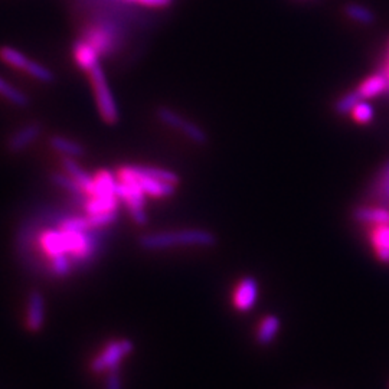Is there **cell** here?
Masks as SVG:
<instances>
[{"label": "cell", "mask_w": 389, "mask_h": 389, "mask_svg": "<svg viewBox=\"0 0 389 389\" xmlns=\"http://www.w3.org/2000/svg\"><path fill=\"white\" fill-rule=\"evenodd\" d=\"M138 247L145 251H165L173 247H214L218 238L208 230H180L145 234L138 238Z\"/></svg>", "instance_id": "cell-1"}, {"label": "cell", "mask_w": 389, "mask_h": 389, "mask_svg": "<svg viewBox=\"0 0 389 389\" xmlns=\"http://www.w3.org/2000/svg\"><path fill=\"white\" fill-rule=\"evenodd\" d=\"M88 74H90V79H91V84L94 88L97 107H98L101 118L106 122H109V125H116V122L118 121V107L114 100V95L110 90V86L107 83L104 70H102L101 65L98 64L97 67L90 70Z\"/></svg>", "instance_id": "cell-2"}, {"label": "cell", "mask_w": 389, "mask_h": 389, "mask_svg": "<svg viewBox=\"0 0 389 389\" xmlns=\"http://www.w3.org/2000/svg\"><path fill=\"white\" fill-rule=\"evenodd\" d=\"M134 351V343L130 339H118L110 342L91 362V371L94 374H104L120 366L132 352Z\"/></svg>", "instance_id": "cell-3"}, {"label": "cell", "mask_w": 389, "mask_h": 389, "mask_svg": "<svg viewBox=\"0 0 389 389\" xmlns=\"http://www.w3.org/2000/svg\"><path fill=\"white\" fill-rule=\"evenodd\" d=\"M83 39L94 47L100 56L110 55L114 52L120 40L118 28L110 20H98L84 31Z\"/></svg>", "instance_id": "cell-4"}, {"label": "cell", "mask_w": 389, "mask_h": 389, "mask_svg": "<svg viewBox=\"0 0 389 389\" xmlns=\"http://www.w3.org/2000/svg\"><path fill=\"white\" fill-rule=\"evenodd\" d=\"M117 196L126 203L130 216L137 225L148 223L146 214V193L137 185L134 180H120L117 179Z\"/></svg>", "instance_id": "cell-5"}, {"label": "cell", "mask_w": 389, "mask_h": 389, "mask_svg": "<svg viewBox=\"0 0 389 389\" xmlns=\"http://www.w3.org/2000/svg\"><path fill=\"white\" fill-rule=\"evenodd\" d=\"M157 117L163 125H166L168 127L180 132L188 140L196 143V145H205L208 140L207 134H205V132L198 125L186 120L185 117H182L180 114H177L176 111H173L170 109H166V107L159 109Z\"/></svg>", "instance_id": "cell-6"}, {"label": "cell", "mask_w": 389, "mask_h": 389, "mask_svg": "<svg viewBox=\"0 0 389 389\" xmlns=\"http://www.w3.org/2000/svg\"><path fill=\"white\" fill-rule=\"evenodd\" d=\"M118 179L120 180H134L137 185L143 189V192L146 193V196H152V198H169L176 192V185L138 175L132 169V166L121 168L118 170Z\"/></svg>", "instance_id": "cell-7"}, {"label": "cell", "mask_w": 389, "mask_h": 389, "mask_svg": "<svg viewBox=\"0 0 389 389\" xmlns=\"http://www.w3.org/2000/svg\"><path fill=\"white\" fill-rule=\"evenodd\" d=\"M47 320V301L39 290H33L28 296L26 303V327L32 333L42 331Z\"/></svg>", "instance_id": "cell-8"}, {"label": "cell", "mask_w": 389, "mask_h": 389, "mask_svg": "<svg viewBox=\"0 0 389 389\" xmlns=\"http://www.w3.org/2000/svg\"><path fill=\"white\" fill-rule=\"evenodd\" d=\"M258 299V281L254 277H245L234 292V305L239 312H250Z\"/></svg>", "instance_id": "cell-9"}, {"label": "cell", "mask_w": 389, "mask_h": 389, "mask_svg": "<svg viewBox=\"0 0 389 389\" xmlns=\"http://www.w3.org/2000/svg\"><path fill=\"white\" fill-rule=\"evenodd\" d=\"M40 134H42V125L40 122H29L10 136L8 140V149L12 153L24 152L33 145Z\"/></svg>", "instance_id": "cell-10"}, {"label": "cell", "mask_w": 389, "mask_h": 389, "mask_svg": "<svg viewBox=\"0 0 389 389\" xmlns=\"http://www.w3.org/2000/svg\"><path fill=\"white\" fill-rule=\"evenodd\" d=\"M372 205H378L389 211V160L378 170L370 188Z\"/></svg>", "instance_id": "cell-11"}, {"label": "cell", "mask_w": 389, "mask_h": 389, "mask_svg": "<svg viewBox=\"0 0 389 389\" xmlns=\"http://www.w3.org/2000/svg\"><path fill=\"white\" fill-rule=\"evenodd\" d=\"M63 168L65 173H68L81 188L87 196H90L94 191V176H91L88 172H86L83 168L78 165V161L72 157H64L63 159Z\"/></svg>", "instance_id": "cell-12"}, {"label": "cell", "mask_w": 389, "mask_h": 389, "mask_svg": "<svg viewBox=\"0 0 389 389\" xmlns=\"http://www.w3.org/2000/svg\"><path fill=\"white\" fill-rule=\"evenodd\" d=\"M386 90H389V83L383 72L379 71L376 74H372L371 77L365 78L355 90V93L358 94L359 100H366V98H374Z\"/></svg>", "instance_id": "cell-13"}, {"label": "cell", "mask_w": 389, "mask_h": 389, "mask_svg": "<svg viewBox=\"0 0 389 389\" xmlns=\"http://www.w3.org/2000/svg\"><path fill=\"white\" fill-rule=\"evenodd\" d=\"M354 218L360 223L376 227V225L389 223V211L378 205H367V207H358L354 211Z\"/></svg>", "instance_id": "cell-14"}, {"label": "cell", "mask_w": 389, "mask_h": 389, "mask_svg": "<svg viewBox=\"0 0 389 389\" xmlns=\"http://www.w3.org/2000/svg\"><path fill=\"white\" fill-rule=\"evenodd\" d=\"M74 58L78 67L87 72L100 64V54L83 38L74 44Z\"/></svg>", "instance_id": "cell-15"}, {"label": "cell", "mask_w": 389, "mask_h": 389, "mask_svg": "<svg viewBox=\"0 0 389 389\" xmlns=\"http://www.w3.org/2000/svg\"><path fill=\"white\" fill-rule=\"evenodd\" d=\"M117 179L109 170H101L94 176L93 198H114L117 196Z\"/></svg>", "instance_id": "cell-16"}, {"label": "cell", "mask_w": 389, "mask_h": 389, "mask_svg": "<svg viewBox=\"0 0 389 389\" xmlns=\"http://www.w3.org/2000/svg\"><path fill=\"white\" fill-rule=\"evenodd\" d=\"M370 239L376 257L382 262H389V223L372 227Z\"/></svg>", "instance_id": "cell-17"}, {"label": "cell", "mask_w": 389, "mask_h": 389, "mask_svg": "<svg viewBox=\"0 0 389 389\" xmlns=\"http://www.w3.org/2000/svg\"><path fill=\"white\" fill-rule=\"evenodd\" d=\"M49 145L55 152L63 154L64 157L78 159L86 154V149L83 148V145H79L78 141L71 140L64 136H52L49 138Z\"/></svg>", "instance_id": "cell-18"}, {"label": "cell", "mask_w": 389, "mask_h": 389, "mask_svg": "<svg viewBox=\"0 0 389 389\" xmlns=\"http://www.w3.org/2000/svg\"><path fill=\"white\" fill-rule=\"evenodd\" d=\"M280 319L276 315H269L262 319L257 331V342L261 346L271 344L280 332Z\"/></svg>", "instance_id": "cell-19"}, {"label": "cell", "mask_w": 389, "mask_h": 389, "mask_svg": "<svg viewBox=\"0 0 389 389\" xmlns=\"http://www.w3.org/2000/svg\"><path fill=\"white\" fill-rule=\"evenodd\" d=\"M75 269V264L70 255H58L49 258L47 262V271L49 276L56 278L68 277Z\"/></svg>", "instance_id": "cell-20"}, {"label": "cell", "mask_w": 389, "mask_h": 389, "mask_svg": "<svg viewBox=\"0 0 389 389\" xmlns=\"http://www.w3.org/2000/svg\"><path fill=\"white\" fill-rule=\"evenodd\" d=\"M118 196L114 198H93L88 196L84 202V209L87 215L93 214H102V212H111L118 211Z\"/></svg>", "instance_id": "cell-21"}, {"label": "cell", "mask_w": 389, "mask_h": 389, "mask_svg": "<svg viewBox=\"0 0 389 389\" xmlns=\"http://www.w3.org/2000/svg\"><path fill=\"white\" fill-rule=\"evenodd\" d=\"M0 95L6 98L9 102H12V104L16 106V107L24 109V107H28L29 102H31L29 97L24 91L17 90L15 86L8 83V81L3 77H0Z\"/></svg>", "instance_id": "cell-22"}, {"label": "cell", "mask_w": 389, "mask_h": 389, "mask_svg": "<svg viewBox=\"0 0 389 389\" xmlns=\"http://www.w3.org/2000/svg\"><path fill=\"white\" fill-rule=\"evenodd\" d=\"M132 169L143 176H148V177H153L157 180H163V182H168L172 183V185H176L179 183V176L168 169H161V168H152V166H132Z\"/></svg>", "instance_id": "cell-23"}, {"label": "cell", "mask_w": 389, "mask_h": 389, "mask_svg": "<svg viewBox=\"0 0 389 389\" xmlns=\"http://www.w3.org/2000/svg\"><path fill=\"white\" fill-rule=\"evenodd\" d=\"M52 182L55 183L58 188L67 191L68 193H71L77 199H81V200L86 202L87 198H88L83 191H81V188L78 186V183L68 173H54L52 175Z\"/></svg>", "instance_id": "cell-24"}, {"label": "cell", "mask_w": 389, "mask_h": 389, "mask_svg": "<svg viewBox=\"0 0 389 389\" xmlns=\"http://www.w3.org/2000/svg\"><path fill=\"white\" fill-rule=\"evenodd\" d=\"M0 59H2L6 65L13 67L16 70H22V71L29 61V58L24 52H20L19 49H16L13 47L0 48Z\"/></svg>", "instance_id": "cell-25"}, {"label": "cell", "mask_w": 389, "mask_h": 389, "mask_svg": "<svg viewBox=\"0 0 389 389\" xmlns=\"http://www.w3.org/2000/svg\"><path fill=\"white\" fill-rule=\"evenodd\" d=\"M24 71L33 79L39 81V83H44V84H51L55 79V75L49 68H47L45 65H40L39 63H36V61H32V59L28 61V64L24 68Z\"/></svg>", "instance_id": "cell-26"}, {"label": "cell", "mask_w": 389, "mask_h": 389, "mask_svg": "<svg viewBox=\"0 0 389 389\" xmlns=\"http://www.w3.org/2000/svg\"><path fill=\"white\" fill-rule=\"evenodd\" d=\"M90 219V223L93 228H106L109 225L114 223L118 218V211H111V212H102V214H93L87 215Z\"/></svg>", "instance_id": "cell-27"}, {"label": "cell", "mask_w": 389, "mask_h": 389, "mask_svg": "<svg viewBox=\"0 0 389 389\" xmlns=\"http://www.w3.org/2000/svg\"><path fill=\"white\" fill-rule=\"evenodd\" d=\"M351 117L356 121L360 122V125H365V122H370L374 117V111L372 107L365 104V102H356V104L352 107V110L349 111Z\"/></svg>", "instance_id": "cell-28"}, {"label": "cell", "mask_w": 389, "mask_h": 389, "mask_svg": "<svg viewBox=\"0 0 389 389\" xmlns=\"http://www.w3.org/2000/svg\"><path fill=\"white\" fill-rule=\"evenodd\" d=\"M359 101H360V100H359L358 94H356L355 91H352V93H349V94L343 95V97L339 100L336 109H338L339 113H347V111H351L352 107L356 104V102H359Z\"/></svg>", "instance_id": "cell-29"}, {"label": "cell", "mask_w": 389, "mask_h": 389, "mask_svg": "<svg viewBox=\"0 0 389 389\" xmlns=\"http://www.w3.org/2000/svg\"><path fill=\"white\" fill-rule=\"evenodd\" d=\"M347 15L363 24L371 22V19H372V15L362 6H351L349 9H347Z\"/></svg>", "instance_id": "cell-30"}, {"label": "cell", "mask_w": 389, "mask_h": 389, "mask_svg": "<svg viewBox=\"0 0 389 389\" xmlns=\"http://www.w3.org/2000/svg\"><path fill=\"white\" fill-rule=\"evenodd\" d=\"M107 378H106V388L104 389H122V381H121V375L118 367L116 370H111L107 372Z\"/></svg>", "instance_id": "cell-31"}, {"label": "cell", "mask_w": 389, "mask_h": 389, "mask_svg": "<svg viewBox=\"0 0 389 389\" xmlns=\"http://www.w3.org/2000/svg\"><path fill=\"white\" fill-rule=\"evenodd\" d=\"M136 2L149 8H168L172 3V0H136Z\"/></svg>", "instance_id": "cell-32"}, {"label": "cell", "mask_w": 389, "mask_h": 389, "mask_svg": "<svg viewBox=\"0 0 389 389\" xmlns=\"http://www.w3.org/2000/svg\"><path fill=\"white\" fill-rule=\"evenodd\" d=\"M383 72V75L386 77L388 79V83H389V47H388V52H386V56H385V63H383V68L381 70Z\"/></svg>", "instance_id": "cell-33"}, {"label": "cell", "mask_w": 389, "mask_h": 389, "mask_svg": "<svg viewBox=\"0 0 389 389\" xmlns=\"http://www.w3.org/2000/svg\"><path fill=\"white\" fill-rule=\"evenodd\" d=\"M127 2H136V0H127Z\"/></svg>", "instance_id": "cell-34"}]
</instances>
